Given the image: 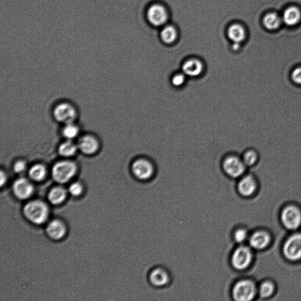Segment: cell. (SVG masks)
Returning a JSON list of instances; mask_svg holds the SVG:
<instances>
[{
  "mask_svg": "<svg viewBox=\"0 0 301 301\" xmlns=\"http://www.w3.org/2000/svg\"><path fill=\"white\" fill-rule=\"evenodd\" d=\"M221 166L224 172L232 179H239L244 176L247 169L241 155L238 154L226 155L222 161Z\"/></svg>",
  "mask_w": 301,
  "mask_h": 301,
  "instance_id": "6da1fadb",
  "label": "cell"
},
{
  "mask_svg": "<svg viewBox=\"0 0 301 301\" xmlns=\"http://www.w3.org/2000/svg\"><path fill=\"white\" fill-rule=\"evenodd\" d=\"M24 213L32 223L42 224L48 218V209L42 201H32L25 205Z\"/></svg>",
  "mask_w": 301,
  "mask_h": 301,
  "instance_id": "7a4b0ae2",
  "label": "cell"
},
{
  "mask_svg": "<svg viewBox=\"0 0 301 301\" xmlns=\"http://www.w3.org/2000/svg\"><path fill=\"white\" fill-rule=\"evenodd\" d=\"M258 292L253 281L241 280L235 284L232 289V297L237 301H250L255 298Z\"/></svg>",
  "mask_w": 301,
  "mask_h": 301,
  "instance_id": "3957f363",
  "label": "cell"
},
{
  "mask_svg": "<svg viewBox=\"0 0 301 301\" xmlns=\"http://www.w3.org/2000/svg\"><path fill=\"white\" fill-rule=\"evenodd\" d=\"M281 220L285 228L288 230H297L301 226V210L295 205H288L282 211Z\"/></svg>",
  "mask_w": 301,
  "mask_h": 301,
  "instance_id": "277c9868",
  "label": "cell"
},
{
  "mask_svg": "<svg viewBox=\"0 0 301 301\" xmlns=\"http://www.w3.org/2000/svg\"><path fill=\"white\" fill-rule=\"evenodd\" d=\"M284 256L291 261L301 259V232L290 235L284 243Z\"/></svg>",
  "mask_w": 301,
  "mask_h": 301,
  "instance_id": "5b68a950",
  "label": "cell"
},
{
  "mask_svg": "<svg viewBox=\"0 0 301 301\" xmlns=\"http://www.w3.org/2000/svg\"><path fill=\"white\" fill-rule=\"evenodd\" d=\"M131 171L136 179L149 180L154 176L155 166L149 158H139L134 161L131 166Z\"/></svg>",
  "mask_w": 301,
  "mask_h": 301,
  "instance_id": "8992f818",
  "label": "cell"
},
{
  "mask_svg": "<svg viewBox=\"0 0 301 301\" xmlns=\"http://www.w3.org/2000/svg\"><path fill=\"white\" fill-rule=\"evenodd\" d=\"M253 259V251L247 246L241 245L238 247L232 254L231 263L238 270H244L250 267Z\"/></svg>",
  "mask_w": 301,
  "mask_h": 301,
  "instance_id": "52a82bcc",
  "label": "cell"
},
{
  "mask_svg": "<svg viewBox=\"0 0 301 301\" xmlns=\"http://www.w3.org/2000/svg\"><path fill=\"white\" fill-rule=\"evenodd\" d=\"M76 172V166L70 161H61L53 166V176L57 182L64 183L68 181Z\"/></svg>",
  "mask_w": 301,
  "mask_h": 301,
  "instance_id": "ba28073f",
  "label": "cell"
},
{
  "mask_svg": "<svg viewBox=\"0 0 301 301\" xmlns=\"http://www.w3.org/2000/svg\"><path fill=\"white\" fill-rule=\"evenodd\" d=\"M181 71L189 79H196L203 75L206 70L204 62L196 58H190L185 60L181 65Z\"/></svg>",
  "mask_w": 301,
  "mask_h": 301,
  "instance_id": "9c48e42d",
  "label": "cell"
},
{
  "mask_svg": "<svg viewBox=\"0 0 301 301\" xmlns=\"http://www.w3.org/2000/svg\"><path fill=\"white\" fill-rule=\"evenodd\" d=\"M147 18L150 23L154 26H161L166 24L168 19V14L162 5H152L147 11Z\"/></svg>",
  "mask_w": 301,
  "mask_h": 301,
  "instance_id": "30bf717a",
  "label": "cell"
},
{
  "mask_svg": "<svg viewBox=\"0 0 301 301\" xmlns=\"http://www.w3.org/2000/svg\"><path fill=\"white\" fill-rule=\"evenodd\" d=\"M54 116L57 121L65 124L72 123L75 119L76 112L73 106L68 103H62L54 109Z\"/></svg>",
  "mask_w": 301,
  "mask_h": 301,
  "instance_id": "8fae6325",
  "label": "cell"
},
{
  "mask_svg": "<svg viewBox=\"0 0 301 301\" xmlns=\"http://www.w3.org/2000/svg\"><path fill=\"white\" fill-rule=\"evenodd\" d=\"M257 188V182L256 178L253 175H244L241 179L238 184V190L243 196H251L255 193Z\"/></svg>",
  "mask_w": 301,
  "mask_h": 301,
  "instance_id": "7c38bea8",
  "label": "cell"
},
{
  "mask_svg": "<svg viewBox=\"0 0 301 301\" xmlns=\"http://www.w3.org/2000/svg\"><path fill=\"white\" fill-rule=\"evenodd\" d=\"M271 236L265 231H257L249 237V243L251 248L262 250L266 248L271 242Z\"/></svg>",
  "mask_w": 301,
  "mask_h": 301,
  "instance_id": "4fadbf2b",
  "label": "cell"
},
{
  "mask_svg": "<svg viewBox=\"0 0 301 301\" xmlns=\"http://www.w3.org/2000/svg\"><path fill=\"white\" fill-rule=\"evenodd\" d=\"M13 191L19 199H25L31 196L33 187L28 180L20 179L16 180L13 185Z\"/></svg>",
  "mask_w": 301,
  "mask_h": 301,
  "instance_id": "5bb4252c",
  "label": "cell"
},
{
  "mask_svg": "<svg viewBox=\"0 0 301 301\" xmlns=\"http://www.w3.org/2000/svg\"><path fill=\"white\" fill-rule=\"evenodd\" d=\"M241 157L247 168L254 167L259 163L262 158L261 152L256 148L254 147L246 149L241 155Z\"/></svg>",
  "mask_w": 301,
  "mask_h": 301,
  "instance_id": "9a60e30c",
  "label": "cell"
},
{
  "mask_svg": "<svg viewBox=\"0 0 301 301\" xmlns=\"http://www.w3.org/2000/svg\"><path fill=\"white\" fill-rule=\"evenodd\" d=\"M149 278L152 286L163 287L168 283L169 276L168 273L163 268H158L152 271Z\"/></svg>",
  "mask_w": 301,
  "mask_h": 301,
  "instance_id": "2e32d148",
  "label": "cell"
},
{
  "mask_svg": "<svg viewBox=\"0 0 301 301\" xmlns=\"http://www.w3.org/2000/svg\"><path fill=\"white\" fill-rule=\"evenodd\" d=\"M78 147L84 154H92L98 149V142L94 136L86 135L83 136L79 141Z\"/></svg>",
  "mask_w": 301,
  "mask_h": 301,
  "instance_id": "e0dca14e",
  "label": "cell"
},
{
  "mask_svg": "<svg viewBox=\"0 0 301 301\" xmlns=\"http://www.w3.org/2000/svg\"><path fill=\"white\" fill-rule=\"evenodd\" d=\"M66 229L64 224L61 221L55 220L48 224L46 232L51 239L58 240L64 236Z\"/></svg>",
  "mask_w": 301,
  "mask_h": 301,
  "instance_id": "ac0fdd59",
  "label": "cell"
},
{
  "mask_svg": "<svg viewBox=\"0 0 301 301\" xmlns=\"http://www.w3.org/2000/svg\"><path fill=\"white\" fill-rule=\"evenodd\" d=\"M284 24L288 26H294L301 20V12L297 7H291L285 10L282 18Z\"/></svg>",
  "mask_w": 301,
  "mask_h": 301,
  "instance_id": "d6986e66",
  "label": "cell"
},
{
  "mask_svg": "<svg viewBox=\"0 0 301 301\" xmlns=\"http://www.w3.org/2000/svg\"><path fill=\"white\" fill-rule=\"evenodd\" d=\"M227 34L229 39L233 43H241L245 40L246 32L243 27L240 24H235L228 29Z\"/></svg>",
  "mask_w": 301,
  "mask_h": 301,
  "instance_id": "ffe728a7",
  "label": "cell"
},
{
  "mask_svg": "<svg viewBox=\"0 0 301 301\" xmlns=\"http://www.w3.org/2000/svg\"><path fill=\"white\" fill-rule=\"evenodd\" d=\"M288 80L290 84L295 88L301 89V63L290 68Z\"/></svg>",
  "mask_w": 301,
  "mask_h": 301,
  "instance_id": "44dd1931",
  "label": "cell"
},
{
  "mask_svg": "<svg viewBox=\"0 0 301 301\" xmlns=\"http://www.w3.org/2000/svg\"><path fill=\"white\" fill-rule=\"evenodd\" d=\"M281 18L276 13H268L265 15L263 19V24L265 28L268 30H275L280 27L282 23Z\"/></svg>",
  "mask_w": 301,
  "mask_h": 301,
  "instance_id": "7402d4cb",
  "label": "cell"
},
{
  "mask_svg": "<svg viewBox=\"0 0 301 301\" xmlns=\"http://www.w3.org/2000/svg\"><path fill=\"white\" fill-rule=\"evenodd\" d=\"M188 80L187 76L181 70L175 71L169 78V82L171 86L177 89H182L185 87Z\"/></svg>",
  "mask_w": 301,
  "mask_h": 301,
  "instance_id": "603a6c76",
  "label": "cell"
},
{
  "mask_svg": "<svg viewBox=\"0 0 301 301\" xmlns=\"http://www.w3.org/2000/svg\"><path fill=\"white\" fill-rule=\"evenodd\" d=\"M66 191L61 187H54L48 194V199L51 203L57 205L61 204L66 197Z\"/></svg>",
  "mask_w": 301,
  "mask_h": 301,
  "instance_id": "cb8c5ba5",
  "label": "cell"
},
{
  "mask_svg": "<svg viewBox=\"0 0 301 301\" xmlns=\"http://www.w3.org/2000/svg\"><path fill=\"white\" fill-rule=\"evenodd\" d=\"M177 32L174 27L168 26L164 27L161 32V40L166 45H171L176 41Z\"/></svg>",
  "mask_w": 301,
  "mask_h": 301,
  "instance_id": "d4e9b609",
  "label": "cell"
},
{
  "mask_svg": "<svg viewBox=\"0 0 301 301\" xmlns=\"http://www.w3.org/2000/svg\"><path fill=\"white\" fill-rule=\"evenodd\" d=\"M30 177L32 180L40 181L45 179L46 175V169L45 166L41 164H36V165L32 166L29 171Z\"/></svg>",
  "mask_w": 301,
  "mask_h": 301,
  "instance_id": "484cf974",
  "label": "cell"
},
{
  "mask_svg": "<svg viewBox=\"0 0 301 301\" xmlns=\"http://www.w3.org/2000/svg\"><path fill=\"white\" fill-rule=\"evenodd\" d=\"M275 286L272 282L265 281L260 285L259 294L262 298H267L271 297L275 291Z\"/></svg>",
  "mask_w": 301,
  "mask_h": 301,
  "instance_id": "4316f807",
  "label": "cell"
},
{
  "mask_svg": "<svg viewBox=\"0 0 301 301\" xmlns=\"http://www.w3.org/2000/svg\"><path fill=\"white\" fill-rule=\"evenodd\" d=\"M76 150L75 145L71 141H67L61 144L59 147L60 155L64 157H70L75 154Z\"/></svg>",
  "mask_w": 301,
  "mask_h": 301,
  "instance_id": "83f0119b",
  "label": "cell"
},
{
  "mask_svg": "<svg viewBox=\"0 0 301 301\" xmlns=\"http://www.w3.org/2000/svg\"><path fill=\"white\" fill-rule=\"evenodd\" d=\"M78 133V129L77 127L73 124L72 123L67 124L64 127V130H63V134H64L65 137L70 139L76 137Z\"/></svg>",
  "mask_w": 301,
  "mask_h": 301,
  "instance_id": "f1b7e54d",
  "label": "cell"
},
{
  "mask_svg": "<svg viewBox=\"0 0 301 301\" xmlns=\"http://www.w3.org/2000/svg\"><path fill=\"white\" fill-rule=\"evenodd\" d=\"M249 235L247 230L244 228H239L235 231L234 238L235 242L240 244H242L249 239Z\"/></svg>",
  "mask_w": 301,
  "mask_h": 301,
  "instance_id": "f546056e",
  "label": "cell"
},
{
  "mask_svg": "<svg viewBox=\"0 0 301 301\" xmlns=\"http://www.w3.org/2000/svg\"><path fill=\"white\" fill-rule=\"evenodd\" d=\"M83 191V187L80 183L75 182L71 184L69 187V192L74 196H78Z\"/></svg>",
  "mask_w": 301,
  "mask_h": 301,
  "instance_id": "4dcf8cb0",
  "label": "cell"
},
{
  "mask_svg": "<svg viewBox=\"0 0 301 301\" xmlns=\"http://www.w3.org/2000/svg\"><path fill=\"white\" fill-rule=\"evenodd\" d=\"M26 168V164L23 161H17V162L15 164V166H14V169H15V172H17V173L23 172L25 171Z\"/></svg>",
  "mask_w": 301,
  "mask_h": 301,
  "instance_id": "1f68e13d",
  "label": "cell"
},
{
  "mask_svg": "<svg viewBox=\"0 0 301 301\" xmlns=\"http://www.w3.org/2000/svg\"><path fill=\"white\" fill-rule=\"evenodd\" d=\"M240 48V43H234L233 45H232V50L235 51H237L239 50Z\"/></svg>",
  "mask_w": 301,
  "mask_h": 301,
  "instance_id": "d6a6232c",
  "label": "cell"
},
{
  "mask_svg": "<svg viewBox=\"0 0 301 301\" xmlns=\"http://www.w3.org/2000/svg\"><path fill=\"white\" fill-rule=\"evenodd\" d=\"M5 180H6V178H5V175L3 173V172H1V185H2L4 184L5 182Z\"/></svg>",
  "mask_w": 301,
  "mask_h": 301,
  "instance_id": "836d02e7",
  "label": "cell"
}]
</instances>
